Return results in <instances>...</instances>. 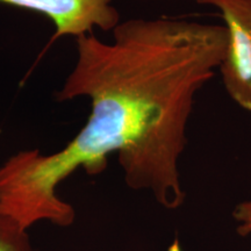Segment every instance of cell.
I'll use <instances>...</instances> for the list:
<instances>
[{
    "label": "cell",
    "instance_id": "6da1fadb",
    "mask_svg": "<svg viewBox=\"0 0 251 251\" xmlns=\"http://www.w3.org/2000/svg\"><path fill=\"white\" fill-rule=\"evenodd\" d=\"M227 42L225 25L176 18L121 21L113 42L93 33L77 37V62L55 99L89 98L86 124L58 151L24 150L0 165V211L27 230L45 220L68 227L76 213L57 186L79 168L101 174L111 153L130 188L149 191L164 208L180 207L188 120Z\"/></svg>",
    "mask_w": 251,
    "mask_h": 251
},
{
    "label": "cell",
    "instance_id": "7a4b0ae2",
    "mask_svg": "<svg viewBox=\"0 0 251 251\" xmlns=\"http://www.w3.org/2000/svg\"><path fill=\"white\" fill-rule=\"evenodd\" d=\"M215 7L228 42L219 71L226 91L238 107L251 113V0H194Z\"/></svg>",
    "mask_w": 251,
    "mask_h": 251
},
{
    "label": "cell",
    "instance_id": "3957f363",
    "mask_svg": "<svg viewBox=\"0 0 251 251\" xmlns=\"http://www.w3.org/2000/svg\"><path fill=\"white\" fill-rule=\"evenodd\" d=\"M0 4L47 17L55 26V39L67 35L77 39L93 33L94 28L113 30L121 23L113 0H0Z\"/></svg>",
    "mask_w": 251,
    "mask_h": 251
},
{
    "label": "cell",
    "instance_id": "277c9868",
    "mask_svg": "<svg viewBox=\"0 0 251 251\" xmlns=\"http://www.w3.org/2000/svg\"><path fill=\"white\" fill-rule=\"evenodd\" d=\"M0 251H36L17 220L0 212Z\"/></svg>",
    "mask_w": 251,
    "mask_h": 251
},
{
    "label": "cell",
    "instance_id": "5b68a950",
    "mask_svg": "<svg viewBox=\"0 0 251 251\" xmlns=\"http://www.w3.org/2000/svg\"><path fill=\"white\" fill-rule=\"evenodd\" d=\"M233 218L237 222V233L242 236L251 235V198L240 202L233 211Z\"/></svg>",
    "mask_w": 251,
    "mask_h": 251
}]
</instances>
